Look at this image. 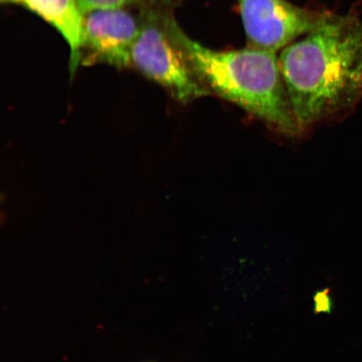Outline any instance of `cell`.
Returning <instances> with one entry per match:
<instances>
[{
	"label": "cell",
	"instance_id": "6",
	"mask_svg": "<svg viewBox=\"0 0 362 362\" xmlns=\"http://www.w3.org/2000/svg\"><path fill=\"white\" fill-rule=\"evenodd\" d=\"M23 4L56 28L71 51L70 74L81 65L84 13L76 0H24Z\"/></svg>",
	"mask_w": 362,
	"mask_h": 362
},
{
	"label": "cell",
	"instance_id": "3",
	"mask_svg": "<svg viewBox=\"0 0 362 362\" xmlns=\"http://www.w3.org/2000/svg\"><path fill=\"white\" fill-rule=\"evenodd\" d=\"M165 15L160 17L156 13H147L134 45L131 64L160 84L175 101L188 104L211 93L197 80L172 40Z\"/></svg>",
	"mask_w": 362,
	"mask_h": 362
},
{
	"label": "cell",
	"instance_id": "8",
	"mask_svg": "<svg viewBox=\"0 0 362 362\" xmlns=\"http://www.w3.org/2000/svg\"><path fill=\"white\" fill-rule=\"evenodd\" d=\"M10 2H15V3H21L23 4L24 2V0H11Z\"/></svg>",
	"mask_w": 362,
	"mask_h": 362
},
{
	"label": "cell",
	"instance_id": "9",
	"mask_svg": "<svg viewBox=\"0 0 362 362\" xmlns=\"http://www.w3.org/2000/svg\"><path fill=\"white\" fill-rule=\"evenodd\" d=\"M2 2H10L11 0H1Z\"/></svg>",
	"mask_w": 362,
	"mask_h": 362
},
{
	"label": "cell",
	"instance_id": "4",
	"mask_svg": "<svg viewBox=\"0 0 362 362\" xmlns=\"http://www.w3.org/2000/svg\"><path fill=\"white\" fill-rule=\"evenodd\" d=\"M247 47L277 54L315 30L329 11L300 8L287 0H238Z\"/></svg>",
	"mask_w": 362,
	"mask_h": 362
},
{
	"label": "cell",
	"instance_id": "2",
	"mask_svg": "<svg viewBox=\"0 0 362 362\" xmlns=\"http://www.w3.org/2000/svg\"><path fill=\"white\" fill-rule=\"evenodd\" d=\"M165 22L172 40L211 94L236 104L279 133L289 137L301 133L277 54L248 47L216 51L189 37L168 13Z\"/></svg>",
	"mask_w": 362,
	"mask_h": 362
},
{
	"label": "cell",
	"instance_id": "5",
	"mask_svg": "<svg viewBox=\"0 0 362 362\" xmlns=\"http://www.w3.org/2000/svg\"><path fill=\"white\" fill-rule=\"evenodd\" d=\"M140 25L124 8H99L85 13L81 65L105 63L117 68L131 64Z\"/></svg>",
	"mask_w": 362,
	"mask_h": 362
},
{
	"label": "cell",
	"instance_id": "7",
	"mask_svg": "<svg viewBox=\"0 0 362 362\" xmlns=\"http://www.w3.org/2000/svg\"><path fill=\"white\" fill-rule=\"evenodd\" d=\"M78 6L85 13L99 8H124L129 4L141 1V0H76Z\"/></svg>",
	"mask_w": 362,
	"mask_h": 362
},
{
	"label": "cell",
	"instance_id": "1",
	"mask_svg": "<svg viewBox=\"0 0 362 362\" xmlns=\"http://www.w3.org/2000/svg\"><path fill=\"white\" fill-rule=\"evenodd\" d=\"M279 62L301 131L349 115L362 100V21L356 12H329Z\"/></svg>",
	"mask_w": 362,
	"mask_h": 362
}]
</instances>
